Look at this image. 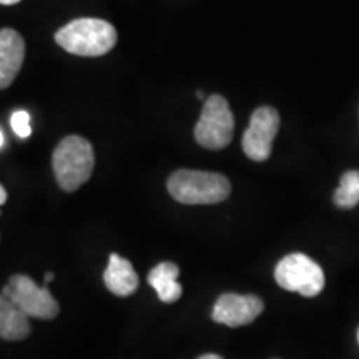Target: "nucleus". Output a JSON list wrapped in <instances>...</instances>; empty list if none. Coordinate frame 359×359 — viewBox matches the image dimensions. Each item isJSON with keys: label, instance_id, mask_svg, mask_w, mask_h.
Wrapping results in <instances>:
<instances>
[{"label": "nucleus", "instance_id": "obj_3", "mask_svg": "<svg viewBox=\"0 0 359 359\" xmlns=\"http://www.w3.org/2000/svg\"><path fill=\"white\" fill-rule=\"evenodd\" d=\"M55 42L74 55L100 57L115 47L116 30L107 20L77 19L58 30Z\"/></svg>", "mask_w": 359, "mask_h": 359}, {"label": "nucleus", "instance_id": "obj_11", "mask_svg": "<svg viewBox=\"0 0 359 359\" xmlns=\"http://www.w3.org/2000/svg\"><path fill=\"white\" fill-rule=\"evenodd\" d=\"M180 268L175 263L163 262L151 269L148 275V283L156 291L160 302L175 303L183 293L182 285L178 283Z\"/></svg>", "mask_w": 359, "mask_h": 359}, {"label": "nucleus", "instance_id": "obj_21", "mask_svg": "<svg viewBox=\"0 0 359 359\" xmlns=\"http://www.w3.org/2000/svg\"><path fill=\"white\" fill-rule=\"evenodd\" d=\"M358 343H359V330H358Z\"/></svg>", "mask_w": 359, "mask_h": 359}, {"label": "nucleus", "instance_id": "obj_17", "mask_svg": "<svg viewBox=\"0 0 359 359\" xmlns=\"http://www.w3.org/2000/svg\"><path fill=\"white\" fill-rule=\"evenodd\" d=\"M198 359H223V358L218 356V354H203V356H200Z\"/></svg>", "mask_w": 359, "mask_h": 359}, {"label": "nucleus", "instance_id": "obj_8", "mask_svg": "<svg viewBox=\"0 0 359 359\" xmlns=\"http://www.w3.org/2000/svg\"><path fill=\"white\" fill-rule=\"evenodd\" d=\"M263 308V302L255 294L224 293L215 303L212 318L219 325L230 327L246 326L257 320Z\"/></svg>", "mask_w": 359, "mask_h": 359}, {"label": "nucleus", "instance_id": "obj_6", "mask_svg": "<svg viewBox=\"0 0 359 359\" xmlns=\"http://www.w3.org/2000/svg\"><path fill=\"white\" fill-rule=\"evenodd\" d=\"M2 294L29 318L52 320L58 314V303L47 286H39L32 278L25 275H13L4 286Z\"/></svg>", "mask_w": 359, "mask_h": 359}, {"label": "nucleus", "instance_id": "obj_20", "mask_svg": "<svg viewBox=\"0 0 359 359\" xmlns=\"http://www.w3.org/2000/svg\"><path fill=\"white\" fill-rule=\"evenodd\" d=\"M0 147H4V133L0 132Z\"/></svg>", "mask_w": 359, "mask_h": 359}, {"label": "nucleus", "instance_id": "obj_16", "mask_svg": "<svg viewBox=\"0 0 359 359\" xmlns=\"http://www.w3.org/2000/svg\"><path fill=\"white\" fill-rule=\"evenodd\" d=\"M53 280V273L52 271H48V273H45V276H43V281H45V286L48 285V283H50Z\"/></svg>", "mask_w": 359, "mask_h": 359}, {"label": "nucleus", "instance_id": "obj_13", "mask_svg": "<svg viewBox=\"0 0 359 359\" xmlns=\"http://www.w3.org/2000/svg\"><path fill=\"white\" fill-rule=\"evenodd\" d=\"M334 205L343 210H351L359 203V170H349L341 177L339 187L333 195Z\"/></svg>", "mask_w": 359, "mask_h": 359}, {"label": "nucleus", "instance_id": "obj_1", "mask_svg": "<svg viewBox=\"0 0 359 359\" xmlns=\"http://www.w3.org/2000/svg\"><path fill=\"white\" fill-rule=\"evenodd\" d=\"M53 173L62 190L75 191L92 177L95 154L88 140L79 135H69L58 143L52 156Z\"/></svg>", "mask_w": 359, "mask_h": 359}, {"label": "nucleus", "instance_id": "obj_9", "mask_svg": "<svg viewBox=\"0 0 359 359\" xmlns=\"http://www.w3.org/2000/svg\"><path fill=\"white\" fill-rule=\"evenodd\" d=\"M25 58V42L13 29L0 30V90L11 87Z\"/></svg>", "mask_w": 359, "mask_h": 359}, {"label": "nucleus", "instance_id": "obj_5", "mask_svg": "<svg viewBox=\"0 0 359 359\" xmlns=\"http://www.w3.org/2000/svg\"><path fill=\"white\" fill-rule=\"evenodd\" d=\"M275 280L283 290L306 298L318 296L325 288V273L320 264L303 253H291L275 268Z\"/></svg>", "mask_w": 359, "mask_h": 359}, {"label": "nucleus", "instance_id": "obj_14", "mask_svg": "<svg viewBox=\"0 0 359 359\" xmlns=\"http://www.w3.org/2000/svg\"><path fill=\"white\" fill-rule=\"evenodd\" d=\"M11 125L17 137L20 138H29L30 133H32V128H30V115L25 110L13 111Z\"/></svg>", "mask_w": 359, "mask_h": 359}, {"label": "nucleus", "instance_id": "obj_2", "mask_svg": "<svg viewBox=\"0 0 359 359\" xmlns=\"http://www.w3.org/2000/svg\"><path fill=\"white\" fill-rule=\"evenodd\" d=\"M168 191L183 205H215L230 196L231 185L222 173L178 170L168 178Z\"/></svg>", "mask_w": 359, "mask_h": 359}, {"label": "nucleus", "instance_id": "obj_7", "mask_svg": "<svg viewBox=\"0 0 359 359\" xmlns=\"http://www.w3.org/2000/svg\"><path fill=\"white\" fill-rule=\"evenodd\" d=\"M280 130V115L271 107H259L253 111L250 127L243 135V151L250 160L264 161L269 158L273 142Z\"/></svg>", "mask_w": 359, "mask_h": 359}, {"label": "nucleus", "instance_id": "obj_18", "mask_svg": "<svg viewBox=\"0 0 359 359\" xmlns=\"http://www.w3.org/2000/svg\"><path fill=\"white\" fill-rule=\"evenodd\" d=\"M20 0H0V4L2 6H13V4H19Z\"/></svg>", "mask_w": 359, "mask_h": 359}, {"label": "nucleus", "instance_id": "obj_12", "mask_svg": "<svg viewBox=\"0 0 359 359\" xmlns=\"http://www.w3.org/2000/svg\"><path fill=\"white\" fill-rule=\"evenodd\" d=\"M29 334V316L22 313L6 294H0V338L6 341H22Z\"/></svg>", "mask_w": 359, "mask_h": 359}, {"label": "nucleus", "instance_id": "obj_4", "mask_svg": "<svg viewBox=\"0 0 359 359\" xmlns=\"http://www.w3.org/2000/svg\"><path fill=\"white\" fill-rule=\"evenodd\" d=\"M235 132V118L230 103L222 95H210L205 100L200 120L195 127V140L208 150H222L230 145Z\"/></svg>", "mask_w": 359, "mask_h": 359}, {"label": "nucleus", "instance_id": "obj_10", "mask_svg": "<svg viewBox=\"0 0 359 359\" xmlns=\"http://www.w3.org/2000/svg\"><path fill=\"white\" fill-rule=\"evenodd\" d=\"M103 283L114 294L130 296L138 288V275L128 259L122 258L116 253H111L109 266L103 273Z\"/></svg>", "mask_w": 359, "mask_h": 359}, {"label": "nucleus", "instance_id": "obj_19", "mask_svg": "<svg viewBox=\"0 0 359 359\" xmlns=\"http://www.w3.org/2000/svg\"><path fill=\"white\" fill-rule=\"evenodd\" d=\"M196 97H198L200 100H203V98H205V93L201 92V90H200V92H196Z\"/></svg>", "mask_w": 359, "mask_h": 359}, {"label": "nucleus", "instance_id": "obj_15", "mask_svg": "<svg viewBox=\"0 0 359 359\" xmlns=\"http://www.w3.org/2000/svg\"><path fill=\"white\" fill-rule=\"evenodd\" d=\"M6 201H7V191H6V188L0 185V206L6 203Z\"/></svg>", "mask_w": 359, "mask_h": 359}]
</instances>
